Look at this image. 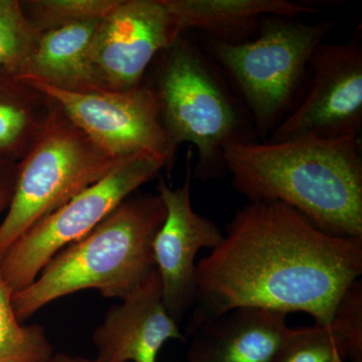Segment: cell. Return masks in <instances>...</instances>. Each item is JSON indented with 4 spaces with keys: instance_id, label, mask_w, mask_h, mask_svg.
<instances>
[{
    "instance_id": "obj_1",
    "label": "cell",
    "mask_w": 362,
    "mask_h": 362,
    "mask_svg": "<svg viewBox=\"0 0 362 362\" xmlns=\"http://www.w3.org/2000/svg\"><path fill=\"white\" fill-rule=\"evenodd\" d=\"M361 274L362 239L324 232L280 202H249L221 244L197 264L187 335L238 307L304 312L330 325Z\"/></svg>"
},
{
    "instance_id": "obj_2",
    "label": "cell",
    "mask_w": 362,
    "mask_h": 362,
    "mask_svg": "<svg viewBox=\"0 0 362 362\" xmlns=\"http://www.w3.org/2000/svg\"><path fill=\"white\" fill-rule=\"evenodd\" d=\"M223 159L249 202H280L324 232L362 239L359 134L249 140L226 147Z\"/></svg>"
},
{
    "instance_id": "obj_3",
    "label": "cell",
    "mask_w": 362,
    "mask_h": 362,
    "mask_svg": "<svg viewBox=\"0 0 362 362\" xmlns=\"http://www.w3.org/2000/svg\"><path fill=\"white\" fill-rule=\"evenodd\" d=\"M166 209L159 194L130 195L83 239L59 252L35 282L13 295L20 322L54 300L93 289L122 301L152 272Z\"/></svg>"
},
{
    "instance_id": "obj_4",
    "label": "cell",
    "mask_w": 362,
    "mask_h": 362,
    "mask_svg": "<svg viewBox=\"0 0 362 362\" xmlns=\"http://www.w3.org/2000/svg\"><path fill=\"white\" fill-rule=\"evenodd\" d=\"M162 52L153 86L173 165L180 145L197 151L195 175L216 177L226 147L249 141L246 116L206 54L182 35Z\"/></svg>"
},
{
    "instance_id": "obj_5",
    "label": "cell",
    "mask_w": 362,
    "mask_h": 362,
    "mask_svg": "<svg viewBox=\"0 0 362 362\" xmlns=\"http://www.w3.org/2000/svg\"><path fill=\"white\" fill-rule=\"evenodd\" d=\"M334 25L270 16L262 18L254 40L209 37L211 54L238 88L259 135L269 137L289 113L314 52Z\"/></svg>"
},
{
    "instance_id": "obj_6",
    "label": "cell",
    "mask_w": 362,
    "mask_h": 362,
    "mask_svg": "<svg viewBox=\"0 0 362 362\" xmlns=\"http://www.w3.org/2000/svg\"><path fill=\"white\" fill-rule=\"evenodd\" d=\"M112 158L58 109L25 157L8 211L0 225V259L40 221L101 180Z\"/></svg>"
},
{
    "instance_id": "obj_7",
    "label": "cell",
    "mask_w": 362,
    "mask_h": 362,
    "mask_svg": "<svg viewBox=\"0 0 362 362\" xmlns=\"http://www.w3.org/2000/svg\"><path fill=\"white\" fill-rule=\"evenodd\" d=\"M168 161L153 154L122 159L101 180L23 233L0 259V275L13 295L35 282L59 252L83 239Z\"/></svg>"
},
{
    "instance_id": "obj_8",
    "label": "cell",
    "mask_w": 362,
    "mask_h": 362,
    "mask_svg": "<svg viewBox=\"0 0 362 362\" xmlns=\"http://www.w3.org/2000/svg\"><path fill=\"white\" fill-rule=\"evenodd\" d=\"M25 82L51 97L69 119L116 160L153 154L168 161V139L162 127L153 86L140 83L128 90L74 92L33 78Z\"/></svg>"
},
{
    "instance_id": "obj_9",
    "label": "cell",
    "mask_w": 362,
    "mask_h": 362,
    "mask_svg": "<svg viewBox=\"0 0 362 362\" xmlns=\"http://www.w3.org/2000/svg\"><path fill=\"white\" fill-rule=\"evenodd\" d=\"M309 69L310 87L266 140L283 141L302 136L334 138L359 134L362 125L361 37L346 44H323Z\"/></svg>"
},
{
    "instance_id": "obj_10",
    "label": "cell",
    "mask_w": 362,
    "mask_h": 362,
    "mask_svg": "<svg viewBox=\"0 0 362 362\" xmlns=\"http://www.w3.org/2000/svg\"><path fill=\"white\" fill-rule=\"evenodd\" d=\"M181 35L164 0H119L98 23L90 63L106 89H131L141 83L156 54Z\"/></svg>"
},
{
    "instance_id": "obj_11",
    "label": "cell",
    "mask_w": 362,
    "mask_h": 362,
    "mask_svg": "<svg viewBox=\"0 0 362 362\" xmlns=\"http://www.w3.org/2000/svg\"><path fill=\"white\" fill-rule=\"evenodd\" d=\"M192 150H189L187 175L181 187H169L162 178L157 187L166 216L152 249L164 306L177 323L194 305L197 252L202 249L214 250L225 235L213 221L197 214L192 207Z\"/></svg>"
},
{
    "instance_id": "obj_12",
    "label": "cell",
    "mask_w": 362,
    "mask_h": 362,
    "mask_svg": "<svg viewBox=\"0 0 362 362\" xmlns=\"http://www.w3.org/2000/svg\"><path fill=\"white\" fill-rule=\"evenodd\" d=\"M169 340L185 341V337L164 306L156 270L112 306L93 333L96 357L104 362H157Z\"/></svg>"
},
{
    "instance_id": "obj_13",
    "label": "cell",
    "mask_w": 362,
    "mask_h": 362,
    "mask_svg": "<svg viewBox=\"0 0 362 362\" xmlns=\"http://www.w3.org/2000/svg\"><path fill=\"white\" fill-rule=\"evenodd\" d=\"M287 315L259 307L232 309L188 335V362H271L291 334Z\"/></svg>"
},
{
    "instance_id": "obj_14",
    "label": "cell",
    "mask_w": 362,
    "mask_h": 362,
    "mask_svg": "<svg viewBox=\"0 0 362 362\" xmlns=\"http://www.w3.org/2000/svg\"><path fill=\"white\" fill-rule=\"evenodd\" d=\"M101 20L78 21L40 33L18 78H33L74 92L106 89L89 54L90 40Z\"/></svg>"
},
{
    "instance_id": "obj_15",
    "label": "cell",
    "mask_w": 362,
    "mask_h": 362,
    "mask_svg": "<svg viewBox=\"0 0 362 362\" xmlns=\"http://www.w3.org/2000/svg\"><path fill=\"white\" fill-rule=\"evenodd\" d=\"M164 4L181 33L197 28L221 40L252 28L265 16L297 18L317 13L310 6L288 0H164Z\"/></svg>"
},
{
    "instance_id": "obj_16",
    "label": "cell",
    "mask_w": 362,
    "mask_h": 362,
    "mask_svg": "<svg viewBox=\"0 0 362 362\" xmlns=\"http://www.w3.org/2000/svg\"><path fill=\"white\" fill-rule=\"evenodd\" d=\"M57 109L51 97L0 66V156L21 161Z\"/></svg>"
},
{
    "instance_id": "obj_17",
    "label": "cell",
    "mask_w": 362,
    "mask_h": 362,
    "mask_svg": "<svg viewBox=\"0 0 362 362\" xmlns=\"http://www.w3.org/2000/svg\"><path fill=\"white\" fill-rule=\"evenodd\" d=\"M54 349L42 325L23 326L13 305V293L0 275V362H47Z\"/></svg>"
},
{
    "instance_id": "obj_18",
    "label": "cell",
    "mask_w": 362,
    "mask_h": 362,
    "mask_svg": "<svg viewBox=\"0 0 362 362\" xmlns=\"http://www.w3.org/2000/svg\"><path fill=\"white\" fill-rule=\"evenodd\" d=\"M346 340L333 325L314 324L293 329L271 362H344Z\"/></svg>"
},
{
    "instance_id": "obj_19",
    "label": "cell",
    "mask_w": 362,
    "mask_h": 362,
    "mask_svg": "<svg viewBox=\"0 0 362 362\" xmlns=\"http://www.w3.org/2000/svg\"><path fill=\"white\" fill-rule=\"evenodd\" d=\"M40 33L18 0H0V66L20 77Z\"/></svg>"
},
{
    "instance_id": "obj_20",
    "label": "cell",
    "mask_w": 362,
    "mask_h": 362,
    "mask_svg": "<svg viewBox=\"0 0 362 362\" xmlns=\"http://www.w3.org/2000/svg\"><path fill=\"white\" fill-rule=\"evenodd\" d=\"M119 0H30L21 1L28 20L40 33L78 21L101 20Z\"/></svg>"
},
{
    "instance_id": "obj_21",
    "label": "cell",
    "mask_w": 362,
    "mask_h": 362,
    "mask_svg": "<svg viewBox=\"0 0 362 362\" xmlns=\"http://www.w3.org/2000/svg\"><path fill=\"white\" fill-rule=\"evenodd\" d=\"M333 327L346 340L349 359L362 362V282L357 280L344 293L333 317Z\"/></svg>"
},
{
    "instance_id": "obj_22",
    "label": "cell",
    "mask_w": 362,
    "mask_h": 362,
    "mask_svg": "<svg viewBox=\"0 0 362 362\" xmlns=\"http://www.w3.org/2000/svg\"><path fill=\"white\" fill-rule=\"evenodd\" d=\"M18 162L0 156V213L13 199L18 180Z\"/></svg>"
},
{
    "instance_id": "obj_23",
    "label": "cell",
    "mask_w": 362,
    "mask_h": 362,
    "mask_svg": "<svg viewBox=\"0 0 362 362\" xmlns=\"http://www.w3.org/2000/svg\"><path fill=\"white\" fill-rule=\"evenodd\" d=\"M47 362H104L102 361L101 359L97 358H88V357L83 356H71V354H64V352H61V354H54V356L49 358V361Z\"/></svg>"
}]
</instances>
